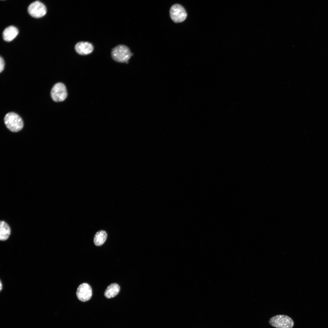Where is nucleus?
Returning a JSON list of instances; mask_svg holds the SVG:
<instances>
[{"instance_id": "obj_10", "label": "nucleus", "mask_w": 328, "mask_h": 328, "mask_svg": "<svg viewBox=\"0 0 328 328\" xmlns=\"http://www.w3.org/2000/svg\"><path fill=\"white\" fill-rule=\"evenodd\" d=\"M120 290V287L118 284L112 283L107 288L104 293V295L108 299L113 298L118 294Z\"/></svg>"}, {"instance_id": "obj_7", "label": "nucleus", "mask_w": 328, "mask_h": 328, "mask_svg": "<svg viewBox=\"0 0 328 328\" xmlns=\"http://www.w3.org/2000/svg\"><path fill=\"white\" fill-rule=\"evenodd\" d=\"M92 295V288L90 285L86 283L80 284L78 287L76 295L80 301L85 302L89 300Z\"/></svg>"}, {"instance_id": "obj_2", "label": "nucleus", "mask_w": 328, "mask_h": 328, "mask_svg": "<svg viewBox=\"0 0 328 328\" xmlns=\"http://www.w3.org/2000/svg\"><path fill=\"white\" fill-rule=\"evenodd\" d=\"M133 55L129 48L124 45H119L112 49L111 55L115 61L119 63H127Z\"/></svg>"}, {"instance_id": "obj_3", "label": "nucleus", "mask_w": 328, "mask_h": 328, "mask_svg": "<svg viewBox=\"0 0 328 328\" xmlns=\"http://www.w3.org/2000/svg\"><path fill=\"white\" fill-rule=\"evenodd\" d=\"M269 323L272 326L276 328H292L294 325V322L291 318L283 315L272 317Z\"/></svg>"}, {"instance_id": "obj_12", "label": "nucleus", "mask_w": 328, "mask_h": 328, "mask_svg": "<svg viewBox=\"0 0 328 328\" xmlns=\"http://www.w3.org/2000/svg\"><path fill=\"white\" fill-rule=\"evenodd\" d=\"M107 237V233L105 231L101 230L98 231L95 234L94 237V244L97 246L102 245L105 241Z\"/></svg>"}, {"instance_id": "obj_13", "label": "nucleus", "mask_w": 328, "mask_h": 328, "mask_svg": "<svg viewBox=\"0 0 328 328\" xmlns=\"http://www.w3.org/2000/svg\"><path fill=\"white\" fill-rule=\"evenodd\" d=\"M5 66L4 60L1 56L0 57V72L1 73L4 70Z\"/></svg>"}, {"instance_id": "obj_9", "label": "nucleus", "mask_w": 328, "mask_h": 328, "mask_svg": "<svg viewBox=\"0 0 328 328\" xmlns=\"http://www.w3.org/2000/svg\"><path fill=\"white\" fill-rule=\"evenodd\" d=\"M18 29L13 26H10L6 28L4 30L2 36L4 40L10 42L15 39L18 35Z\"/></svg>"}, {"instance_id": "obj_1", "label": "nucleus", "mask_w": 328, "mask_h": 328, "mask_svg": "<svg viewBox=\"0 0 328 328\" xmlns=\"http://www.w3.org/2000/svg\"><path fill=\"white\" fill-rule=\"evenodd\" d=\"M4 121L6 127L11 131L17 132L22 129L23 122L21 117L17 114L10 112L5 115Z\"/></svg>"}, {"instance_id": "obj_14", "label": "nucleus", "mask_w": 328, "mask_h": 328, "mask_svg": "<svg viewBox=\"0 0 328 328\" xmlns=\"http://www.w3.org/2000/svg\"><path fill=\"white\" fill-rule=\"evenodd\" d=\"M2 289V284L1 282H0V290L1 291Z\"/></svg>"}, {"instance_id": "obj_4", "label": "nucleus", "mask_w": 328, "mask_h": 328, "mask_svg": "<svg viewBox=\"0 0 328 328\" xmlns=\"http://www.w3.org/2000/svg\"><path fill=\"white\" fill-rule=\"evenodd\" d=\"M67 93L66 87L62 83H57L52 87L51 96L52 99L56 102L64 101L67 98Z\"/></svg>"}, {"instance_id": "obj_8", "label": "nucleus", "mask_w": 328, "mask_h": 328, "mask_svg": "<svg viewBox=\"0 0 328 328\" xmlns=\"http://www.w3.org/2000/svg\"><path fill=\"white\" fill-rule=\"evenodd\" d=\"M75 51L78 54L87 55L91 53L94 50V47L91 43L87 42H79L75 45Z\"/></svg>"}, {"instance_id": "obj_11", "label": "nucleus", "mask_w": 328, "mask_h": 328, "mask_svg": "<svg viewBox=\"0 0 328 328\" xmlns=\"http://www.w3.org/2000/svg\"><path fill=\"white\" fill-rule=\"evenodd\" d=\"M11 233L9 225L5 222L1 221L0 222V239L1 241H5L9 237Z\"/></svg>"}, {"instance_id": "obj_5", "label": "nucleus", "mask_w": 328, "mask_h": 328, "mask_svg": "<svg viewBox=\"0 0 328 328\" xmlns=\"http://www.w3.org/2000/svg\"><path fill=\"white\" fill-rule=\"evenodd\" d=\"M169 14L171 18L175 23L183 21L187 16L184 8L181 5L178 4H174L171 7Z\"/></svg>"}, {"instance_id": "obj_6", "label": "nucleus", "mask_w": 328, "mask_h": 328, "mask_svg": "<svg viewBox=\"0 0 328 328\" xmlns=\"http://www.w3.org/2000/svg\"><path fill=\"white\" fill-rule=\"evenodd\" d=\"M28 11L32 17L39 18L43 17L46 14V9L43 4L39 1H36L29 5Z\"/></svg>"}]
</instances>
